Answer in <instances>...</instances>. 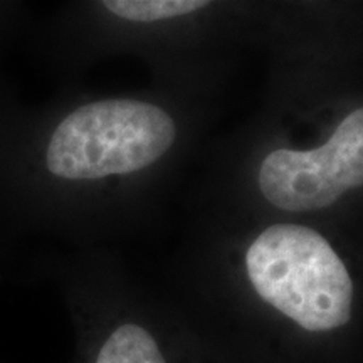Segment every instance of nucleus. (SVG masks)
<instances>
[{"label": "nucleus", "instance_id": "1", "mask_svg": "<svg viewBox=\"0 0 363 363\" xmlns=\"http://www.w3.org/2000/svg\"><path fill=\"white\" fill-rule=\"evenodd\" d=\"M246 267L262 301L301 330L326 333L352 320V276L328 240L310 227H267L249 246Z\"/></svg>", "mask_w": 363, "mask_h": 363}, {"label": "nucleus", "instance_id": "2", "mask_svg": "<svg viewBox=\"0 0 363 363\" xmlns=\"http://www.w3.org/2000/svg\"><path fill=\"white\" fill-rule=\"evenodd\" d=\"M175 135L172 116L152 103H88L62 116L45 136L40 170L59 182L131 174L165 155Z\"/></svg>", "mask_w": 363, "mask_h": 363}, {"label": "nucleus", "instance_id": "3", "mask_svg": "<svg viewBox=\"0 0 363 363\" xmlns=\"http://www.w3.org/2000/svg\"><path fill=\"white\" fill-rule=\"evenodd\" d=\"M363 182V111H352L323 147L281 148L259 169V189L274 207L291 212L325 208Z\"/></svg>", "mask_w": 363, "mask_h": 363}, {"label": "nucleus", "instance_id": "4", "mask_svg": "<svg viewBox=\"0 0 363 363\" xmlns=\"http://www.w3.org/2000/svg\"><path fill=\"white\" fill-rule=\"evenodd\" d=\"M93 363H169L152 331L138 323H121L99 345Z\"/></svg>", "mask_w": 363, "mask_h": 363}, {"label": "nucleus", "instance_id": "5", "mask_svg": "<svg viewBox=\"0 0 363 363\" xmlns=\"http://www.w3.org/2000/svg\"><path fill=\"white\" fill-rule=\"evenodd\" d=\"M206 0H106L103 7L131 22H153L192 13L207 7Z\"/></svg>", "mask_w": 363, "mask_h": 363}]
</instances>
